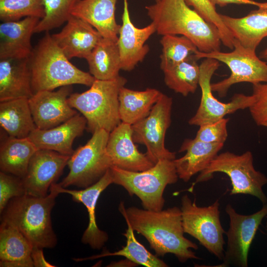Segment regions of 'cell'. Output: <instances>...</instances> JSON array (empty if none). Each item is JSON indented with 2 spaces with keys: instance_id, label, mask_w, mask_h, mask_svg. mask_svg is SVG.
<instances>
[{
  "instance_id": "6da1fadb",
  "label": "cell",
  "mask_w": 267,
  "mask_h": 267,
  "mask_svg": "<svg viewBox=\"0 0 267 267\" xmlns=\"http://www.w3.org/2000/svg\"><path fill=\"white\" fill-rule=\"evenodd\" d=\"M119 210L134 231L143 236L157 256L174 254L179 262L198 259L192 249L198 245L184 236L181 209L175 206L155 211L134 206L125 208L121 202Z\"/></svg>"
},
{
  "instance_id": "7a4b0ae2",
  "label": "cell",
  "mask_w": 267,
  "mask_h": 267,
  "mask_svg": "<svg viewBox=\"0 0 267 267\" xmlns=\"http://www.w3.org/2000/svg\"><path fill=\"white\" fill-rule=\"evenodd\" d=\"M145 8L158 35L184 36L202 52L220 50L218 28L191 9L184 0H160Z\"/></svg>"
},
{
  "instance_id": "3957f363",
  "label": "cell",
  "mask_w": 267,
  "mask_h": 267,
  "mask_svg": "<svg viewBox=\"0 0 267 267\" xmlns=\"http://www.w3.org/2000/svg\"><path fill=\"white\" fill-rule=\"evenodd\" d=\"M34 94L79 84L90 87L95 79L72 64L48 32L29 57Z\"/></svg>"
},
{
  "instance_id": "277c9868",
  "label": "cell",
  "mask_w": 267,
  "mask_h": 267,
  "mask_svg": "<svg viewBox=\"0 0 267 267\" xmlns=\"http://www.w3.org/2000/svg\"><path fill=\"white\" fill-rule=\"evenodd\" d=\"M50 193L42 197L27 194L11 199L1 214V222L18 229L33 247L52 248L57 242L51 212L59 194L50 186Z\"/></svg>"
},
{
  "instance_id": "5b68a950",
  "label": "cell",
  "mask_w": 267,
  "mask_h": 267,
  "mask_svg": "<svg viewBox=\"0 0 267 267\" xmlns=\"http://www.w3.org/2000/svg\"><path fill=\"white\" fill-rule=\"evenodd\" d=\"M127 82L120 75L109 80L95 79L88 90L69 95V104L85 117L89 132L104 130L110 133L121 123L119 94Z\"/></svg>"
},
{
  "instance_id": "8992f818",
  "label": "cell",
  "mask_w": 267,
  "mask_h": 267,
  "mask_svg": "<svg viewBox=\"0 0 267 267\" xmlns=\"http://www.w3.org/2000/svg\"><path fill=\"white\" fill-rule=\"evenodd\" d=\"M110 170L113 183L123 187L130 195L137 196L144 209L155 211L163 210L166 186L177 182L178 178L174 160H160L150 169L140 172L115 166Z\"/></svg>"
},
{
  "instance_id": "52a82bcc",
  "label": "cell",
  "mask_w": 267,
  "mask_h": 267,
  "mask_svg": "<svg viewBox=\"0 0 267 267\" xmlns=\"http://www.w3.org/2000/svg\"><path fill=\"white\" fill-rule=\"evenodd\" d=\"M219 172L229 177L232 187L230 195L249 194L259 199L263 204L267 203V197L263 190L267 183V177L255 169L250 151L240 155L229 151L218 154L208 167L200 173L189 189H192L197 183L210 180L215 173Z\"/></svg>"
},
{
  "instance_id": "ba28073f",
  "label": "cell",
  "mask_w": 267,
  "mask_h": 267,
  "mask_svg": "<svg viewBox=\"0 0 267 267\" xmlns=\"http://www.w3.org/2000/svg\"><path fill=\"white\" fill-rule=\"evenodd\" d=\"M109 133L104 130L94 132L84 145L70 156L67 165L69 172L59 184L85 188L98 181L112 166L106 151Z\"/></svg>"
},
{
  "instance_id": "9c48e42d",
  "label": "cell",
  "mask_w": 267,
  "mask_h": 267,
  "mask_svg": "<svg viewBox=\"0 0 267 267\" xmlns=\"http://www.w3.org/2000/svg\"><path fill=\"white\" fill-rule=\"evenodd\" d=\"M232 51L223 52L220 50L205 53L197 51L195 54L198 59L202 58L215 59L226 64L229 68L230 76L218 82L211 84L213 91L219 96H225L229 89L233 85L247 82L252 85L267 82V63L256 54V51L243 46L234 38Z\"/></svg>"
},
{
  "instance_id": "30bf717a",
  "label": "cell",
  "mask_w": 267,
  "mask_h": 267,
  "mask_svg": "<svg viewBox=\"0 0 267 267\" xmlns=\"http://www.w3.org/2000/svg\"><path fill=\"white\" fill-rule=\"evenodd\" d=\"M181 211L184 233L196 239L210 253L220 260L224 254L223 235L225 231L220 221V203L200 207L187 194L181 199Z\"/></svg>"
},
{
  "instance_id": "8fae6325",
  "label": "cell",
  "mask_w": 267,
  "mask_h": 267,
  "mask_svg": "<svg viewBox=\"0 0 267 267\" xmlns=\"http://www.w3.org/2000/svg\"><path fill=\"white\" fill-rule=\"evenodd\" d=\"M172 105V98L162 93L149 114L132 125L134 142L146 146V154L155 164L160 160L176 159V153L165 145L166 134L171 123Z\"/></svg>"
},
{
  "instance_id": "7c38bea8",
  "label": "cell",
  "mask_w": 267,
  "mask_h": 267,
  "mask_svg": "<svg viewBox=\"0 0 267 267\" xmlns=\"http://www.w3.org/2000/svg\"><path fill=\"white\" fill-rule=\"evenodd\" d=\"M220 65L219 61L210 58H205L200 65L199 86L201 89V97L195 114L188 121L190 125L199 127L218 121L238 110L249 108L254 102L252 94L236 93L227 103L222 102L214 97L211 80Z\"/></svg>"
},
{
  "instance_id": "4fadbf2b",
  "label": "cell",
  "mask_w": 267,
  "mask_h": 267,
  "mask_svg": "<svg viewBox=\"0 0 267 267\" xmlns=\"http://www.w3.org/2000/svg\"><path fill=\"white\" fill-rule=\"evenodd\" d=\"M225 211L229 218V227L225 232L227 247L220 267H247L250 247L267 215V203L259 211L249 215L238 213L230 204L226 206Z\"/></svg>"
},
{
  "instance_id": "5bb4252c",
  "label": "cell",
  "mask_w": 267,
  "mask_h": 267,
  "mask_svg": "<svg viewBox=\"0 0 267 267\" xmlns=\"http://www.w3.org/2000/svg\"><path fill=\"white\" fill-rule=\"evenodd\" d=\"M70 156L54 151L39 149L30 159L25 176L22 178L26 194L44 197L67 165Z\"/></svg>"
},
{
  "instance_id": "9a60e30c",
  "label": "cell",
  "mask_w": 267,
  "mask_h": 267,
  "mask_svg": "<svg viewBox=\"0 0 267 267\" xmlns=\"http://www.w3.org/2000/svg\"><path fill=\"white\" fill-rule=\"evenodd\" d=\"M72 91V86H63L56 91H38L29 98L30 110L37 128H52L77 114L68 102Z\"/></svg>"
},
{
  "instance_id": "2e32d148",
  "label": "cell",
  "mask_w": 267,
  "mask_h": 267,
  "mask_svg": "<svg viewBox=\"0 0 267 267\" xmlns=\"http://www.w3.org/2000/svg\"><path fill=\"white\" fill-rule=\"evenodd\" d=\"M155 32L156 28L152 22L141 28L134 26L131 19L128 0H124L122 24L117 41L121 70L132 71L143 60L149 51L145 43Z\"/></svg>"
},
{
  "instance_id": "e0dca14e",
  "label": "cell",
  "mask_w": 267,
  "mask_h": 267,
  "mask_svg": "<svg viewBox=\"0 0 267 267\" xmlns=\"http://www.w3.org/2000/svg\"><path fill=\"white\" fill-rule=\"evenodd\" d=\"M112 183L113 178L110 169L98 181L82 190L66 189L55 182L51 185L59 194H70L74 201L82 203L87 208L89 224L83 233L81 241L83 243L89 245L93 249H100L108 239V234L100 230L97 226L95 207L101 193Z\"/></svg>"
},
{
  "instance_id": "ac0fdd59",
  "label": "cell",
  "mask_w": 267,
  "mask_h": 267,
  "mask_svg": "<svg viewBox=\"0 0 267 267\" xmlns=\"http://www.w3.org/2000/svg\"><path fill=\"white\" fill-rule=\"evenodd\" d=\"M133 138L132 125L121 122L109 133L107 153L112 166L123 170L140 172L152 167L155 164L146 153L140 152Z\"/></svg>"
},
{
  "instance_id": "d6986e66",
  "label": "cell",
  "mask_w": 267,
  "mask_h": 267,
  "mask_svg": "<svg viewBox=\"0 0 267 267\" xmlns=\"http://www.w3.org/2000/svg\"><path fill=\"white\" fill-rule=\"evenodd\" d=\"M51 36L69 60L74 57L86 59L102 38L91 25L73 15L60 32Z\"/></svg>"
},
{
  "instance_id": "ffe728a7",
  "label": "cell",
  "mask_w": 267,
  "mask_h": 267,
  "mask_svg": "<svg viewBox=\"0 0 267 267\" xmlns=\"http://www.w3.org/2000/svg\"><path fill=\"white\" fill-rule=\"evenodd\" d=\"M87 120L77 114L66 122L46 130L34 129L28 137L39 149H47L71 156L74 152L73 143L87 128Z\"/></svg>"
},
{
  "instance_id": "44dd1931",
  "label": "cell",
  "mask_w": 267,
  "mask_h": 267,
  "mask_svg": "<svg viewBox=\"0 0 267 267\" xmlns=\"http://www.w3.org/2000/svg\"><path fill=\"white\" fill-rule=\"evenodd\" d=\"M41 19L28 17L0 24V59L27 58L33 51L31 37Z\"/></svg>"
},
{
  "instance_id": "7402d4cb",
  "label": "cell",
  "mask_w": 267,
  "mask_h": 267,
  "mask_svg": "<svg viewBox=\"0 0 267 267\" xmlns=\"http://www.w3.org/2000/svg\"><path fill=\"white\" fill-rule=\"evenodd\" d=\"M33 94L29 58L0 59V101Z\"/></svg>"
},
{
  "instance_id": "603a6c76",
  "label": "cell",
  "mask_w": 267,
  "mask_h": 267,
  "mask_svg": "<svg viewBox=\"0 0 267 267\" xmlns=\"http://www.w3.org/2000/svg\"><path fill=\"white\" fill-rule=\"evenodd\" d=\"M117 0H80L72 15L87 22L103 38L117 41L121 25L115 19Z\"/></svg>"
},
{
  "instance_id": "cb8c5ba5",
  "label": "cell",
  "mask_w": 267,
  "mask_h": 267,
  "mask_svg": "<svg viewBox=\"0 0 267 267\" xmlns=\"http://www.w3.org/2000/svg\"><path fill=\"white\" fill-rule=\"evenodd\" d=\"M224 144L209 143L194 139H186L179 152L182 157L174 160L178 178L187 182L195 175L206 169L218 155Z\"/></svg>"
},
{
  "instance_id": "d4e9b609",
  "label": "cell",
  "mask_w": 267,
  "mask_h": 267,
  "mask_svg": "<svg viewBox=\"0 0 267 267\" xmlns=\"http://www.w3.org/2000/svg\"><path fill=\"white\" fill-rule=\"evenodd\" d=\"M220 16L233 37L246 48L256 51L267 37V9L258 8L240 18Z\"/></svg>"
},
{
  "instance_id": "484cf974",
  "label": "cell",
  "mask_w": 267,
  "mask_h": 267,
  "mask_svg": "<svg viewBox=\"0 0 267 267\" xmlns=\"http://www.w3.org/2000/svg\"><path fill=\"white\" fill-rule=\"evenodd\" d=\"M33 246L15 227L1 222L0 226V266L34 267L31 257Z\"/></svg>"
},
{
  "instance_id": "4316f807",
  "label": "cell",
  "mask_w": 267,
  "mask_h": 267,
  "mask_svg": "<svg viewBox=\"0 0 267 267\" xmlns=\"http://www.w3.org/2000/svg\"><path fill=\"white\" fill-rule=\"evenodd\" d=\"M162 93L155 89L135 90L122 87L119 94L121 122L133 125L146 117Z\"/></svg>"
},
{
  "instance_id": "83f0119b",
  "label": "cell",
  "mask_w": 267,
  "mask_h": 267,
  "mask_svg": "<svg viewBox=\"0 0 267 267\" xmlns=\"http://www.w3.org/2000/svg\"><path fill=\"white\" fill-rule=\"evenodd\" d=\"M29 98L0 101V124L10 137L24 138L37 127L29 104Z\"/></svg>"
},
{
  "instance_id": "f1b7e54d",
  "label": "cell",
  "mask_w": 267,
  "mask_h": 267,
  "mask_svg": "<svg viewBox=\"0 0 267 267\" xmlns=\"http://www.w3.org/2000/svg\"><path fill=\"white\" fill-rule=\"evenodd\" d=\"M38 150L28 137L9 136L0 145L1 171L23 178L27 174L31 158Z\"/></svg>"
},
{
  "instance_id": "f546056e",
  "label": "cell",
  "mask_w": 267,
  "mask_h": 267,
  "mask_svg": "<svg viewBox=\"0 0 267 267\" xmlns=\"http://www.w3.org/2000/svg\"><path fill=\"white\" fill-rule=\"evenodd\" d=\"M95 79L109 80L119 76L121 59L117 41L103 38L86 59Z\"/></svg>"
},
{
  "instance_id": "4dcf8cb0",
  "label": "cell",
  "mask_w": 267,
  "mask_h": 267,
  "mask_svg": "<svg viewBox=\"0 0 267 267\" xmlns=\"http://www.w3.org/2000/svg\"><path fill=\"white\" fill-rule=\"evenodd\" d=\"M199 60L195 54L163 71L166 85L184 96L194 93L199 86L200 75Z\"/></svg>"
},
{
  "instance_id": "1f68e13d",
  "label": "cell",
  "mask_w": 267,
  "mask_h": 267,
  "mask_svg": "<svg viewBox=\"0 0 267 267\" xmlns=\"http://www.w3.org/2000/svg\"><path fill=\"white\" fill-rule=\"evenodd\" d=\"M128 228L123 234L127 239L126 245L114 252H105L101 254L83 258H74L76 262H81L89 260L105 257L108 256H119L134 262L137 265H142L146 267H167L168 265L152 254L136 239L134 230L130 224L126 222Z\"/></svg>"
},
{
  "instance_id": "d6a6232c",
  "label": "cell",
  "mask_w": 267,
  "mask_h": 267,
  "mask_svg": "<svg viewBox=\"0 0 267 267\" xmlns=\"http://www.w3.org/2000/svg\"><path fill=\"white\" fill-rule=\"evenodd\" d=\"M160 43L162 47L160 68L162 71L183 62L198 50L196 45L184 36L165 35Z\"/></svg>"
},
{
  "instance_id": "836d02e7",
  "label": "cell",
  "mask_w": 267,
  "mask_h": 267,
  "mask_svg": "<svg viewBox=\"0 0 267 267\" xmlns=\"http://www.w3.org/2000/svg\"><path fill=\"white\" fill-rule=\"evenodd\" d=\"M80 0H43L44 16L39 22L35 33L51 30L67 22Z\"/></svg>"
},
{
  "instance_id": "e575fe53",
  "label": "cell",
  "mask_w": 267,
  "mask_h": 267,
  "mask_svg": "<svg viewBox=\"0 0 267 267\" xmlns=\"http://www.w3.org/2000/svg\"><path fill=\"white\" fill-rule=\"evenodd\" d=\"M44 16L43 0H0V19L16 21L28 17L42 19Z\"/></svg>"
},
{
  "instance_id": "d590c367",
  "label": "cell",
  "mask_w": 267,
  "mask_h": 267,
  "mask_svg": "<svg viewBox=\"0 0 267 267\" xmlns=\"http://www.w3.org/2000/svg\"><path fill=\"white\" fill-rule=\"evenodd\" d=\"M188 6L193 7L206 21L215 25L218 29L222 43L225 46L233 49L234 38L222 21L220 14L209 0H184Z\"/></svg>"
},
{
  "instance_id": "8d00e7d4",
  "label": "cell",
  "mask_w": 267,
  "mask_h": 267,
  "mask_svg": "<svg viewBox=\"0 0 267 267\" xmlns=\"http://www.w3.org/2000/svg\"><path fill=\"white\" fill-rule=\"evenodd\" d=\"M26 194L22 179L1 171L0 173V213L12 198Z\"/></svg>"
},
{
  "instance_id": "74e56055",
  "label": "cell",
  "mask_w": 267,
  "mask_h": 267,
  "mask_svg": "<svg viewBox=\"0 0 267 267\" xmlns=\"http://www.w3.org/2000/svg\"><path fill=\"white\" fill-rule=\"evenodd\" d=\"M228 121V118L224 117L200 126L195 138L206 143L224 144L228 135L227 124Z\"/></svg>"
},
{
  "instance_id": "f35d334b",
  "label": "cell",
  "mask_w": 267,
  "mask_h": 267,
  "mask_svg": "<svg viewBox=\"0 0 267 267\" xmlns=\"http://www.w3.org/2000/svg\"><path fill=\"white\" fill-rule=\"evenodd\" d=\"M254 102L249 108L255 123L259 126L267 123V82L253 85Z\"/></svg>"
},
{
  "instance_id": "ab89813d",
  "label": "cell",
  "mask_w": 267,
  "mask_h": 267,
  "mask_svg": "<svg viewBox=\"0 0 267 267\" xmlns=\"http://www.w3.org/2000/svg\"><path fill=\"white\" fill-rule=\"evenodd\" d=\"M215 6L218 5L221 7L228 4H250L255 5L260 8L267 9V2H259L253 0H209Z\"/></svg>"
},
{
  "instance_id": "60d3db41",
  "label": "cell",
  "mask_w": 267,
  "mask_h": 267,
  "mask_svg": "<svg viewBox=\"0 0 267 267\" xmlns=\"http://www.w3.org/2000/svg\"><path fill=\"white\" fill-rule=\"evenodd\" d=\"M43 248L33 247L31 257L34 266L36 267H54L55 266L48 263L44 258Z\"/></svg>"
},
{
  "instance_id": "b9f144b4",
  "label": "cell",
  "mask_w": 267,
  "mask_h": 267,
  "mask_svg": "<svg viewBox=\"0 0 267 267\" xmlns=\"http://www.w3.org/2000/svg\"><path fill=\"white\" fill-rule=\"evenodd\" d=\"M259 57L261 59L267 61V47L260 52Z\"/></svg>"
},
{
  "instance_id": "7bdbcfd3",
  "label": "cell",
  "mask_w": 267,
  "mask_h": 267,
  "mask_svg": "<svg viewBox=\"0 0 267 267\" xmlns=\"http://www.w3.org/2000/svg\"><path fill=\"white\" fill-rule=\"evenodd\" d=\"M263 127H265L267 128V123L265 124Z\"/></svg>"
},
{
  "instance_id": "ee69618b",
  "label": "cell",
  "mask_w": 267,
  "mask_h": 267,
  "mask_svg": "<svg viewBox=\"0 0 267 267\" xmlns=\"http://www.w3.org/2000/svg\"><path fill=\"white\" fill-rule=\"evenodd\" d=\"M266 227H267V221L266 222Z\"/></svg>"
},
{
  "instance_id": "f6af8a7d",
  "label": "cell",
  "mask_w": 267,
  "mask_h": 267,
  "mask_svg": "<svg viewBox=\"0 0 267 267\" xmlns=\"http://www.w3.org/2000/svg\"><path fill=\"white\" fill-rule=\"evenodd\" d=\"M159 0H155V1L156 2V1H158Z\"/></svg>"
}]
</instances>
